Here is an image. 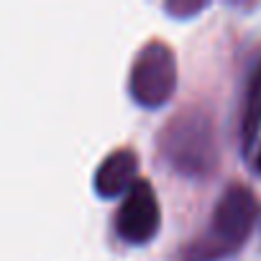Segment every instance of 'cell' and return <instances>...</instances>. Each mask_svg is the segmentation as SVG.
<instances>
[{"mask_svg":"<svg viewBox=\"0 0 261 261\" xmlns=\"http://www.w3.org/2000/svg\"><path fill=\"white\" fill-rule=\"evenodd\" d=\"M139 182V154L128 146L110 151L95 169L92 185L95 192L105 200L123 197L130 187Z\"/></svg>","mask_w":261,"mask_h":261,"instance_id":"5","label":"cell"},{"mask_svg":"<svg viewBox=\"0 0 261 261\" xmlns=\"http://www.w3.org/2000/svg\"><path fill=\"white\" fill-rule=\"evenodd\" d=\"M207 8V3L205 0H169V3L164 6V11L169 13V16H174V18H192V16H197V13H202Z\"/></svg>","mask_w":261,"mask_h":261,"instance_id":"7","label":"cell"},{"mask_svg":"<svg viewBox=\"0 0 261 261\" xmlns=\"http://www.w3.org/2000/svg\"><path fill=\"white\" fill-rule=\"evenodd\" d=\"M159 225H162L159 197L149 179H139L120 197L115 213V230L130 246H146L149 241L156 238Z\"/></svg>","mask_w":261,"mask_h":261,"instance_id":"4","label":"cell"},{"mask_svg":"<svg viewBox=\"0 0 261 261\" xmlns=\"http://www.w3.org/2000/svg\"><path fill=\"white\" fill-rule=\"evenodd\" d=\"M258 200L246 185H230L218 197L210 228L190 246V261H215L241 248L258 220Z\"/></svg>","mask_w":261,"mask_h":261,"instance_id":"2","label":"cell"},{"mask_svg":"<svg viewBox=\"0 0 261 261\" xmlns=\"http://www.w3.org/2000/svg\"><path fill=\"white\" fill-rule=\"evenodd\" d=\"M258 130H261V59L251 67L246 90H243V105H241V120H238V136H241L243 154L253 149Z\"/></svg>","mask_w":261,"mask_h":261,"instance_id":"6","label":"cell"},{"mask_svg":"<svg viewBox=\"0 0 261 261\" xmlns=\"http://www.w3.org/2000/svg\"><path fill=\"white\" fill-rule=\"evenodd\" d=\"M177 54L174 49L162 41L151 39L146 41L128 69V95L139 108L156 110L164 102L172 100L177 90Z\"/></svg>","mask_w":261,"mask_h":261,"instance_id":"3","label":"cell"},{"mask_svg":"<svg viewBox=\"0 0 261 261\" xmlns=\"http://www.w3.org/2000/svg\"><path fill=\"white\" fill-rule=\"evenodd\" d=\"M159 151L167 164L187 177H207L218 167L215 123L202 108H182L159 130Z\"/></svg>","mask_w":261,"mask_h":261,"instance_id":"1","label":"cell"},{"mask_svg":"<svg viewBox=\"0 0 261 261\" xmlns=\"http://www.w3.org/2000/svg\"><path fill=\"white\" fill-rule=\"evenodd\" d=\"M256 172L261 174V146H258V151H256Z\"/></svg>","mask_w":261,"mask_h":261,"instance_id":"8","label":"cell"}]
</instances>
